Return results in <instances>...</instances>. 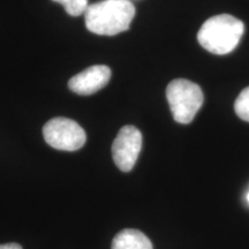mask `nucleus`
<instances>
[{
    "label": "nucleus",
    "instance_id": "obj_1",
    "mask_svg": "<svg viewBox=\"0 0 249 249\" xmlns=\"http://www.w3.org/2000/svg\"><path fill=\"white\" fill-rule=\"evenodd\" d=\"M136 9L128 0H103L88 6L87 29L96 35L114 36L129 29Z\"/></svg>",
    "mask_w": 249,
    "mask_h": 249
},
{
    "label": "nucleus",
    "instance_id": "obj_2",
    "mask_svg": "<svg viewBox=\"0 0 249 249\" xmlns=\"http://www.w3.org/2000/svg\"><path fill=\"white\" fill-rule=\"evenodd\" d=\"M245 31L242 21L230 14H219L210 18L198 30L197 40L201 46L213 54L232 52Z\"/></svg>",
    "mask_w": 249,
    "mask_h": 249
},
{
    "label": "nucleus",
    "instance_id": "obj_3",
    "mask_svg": "<svg viewBox=\"0 0 249 249\" xmlns=\"http://www.w3.org/2000/svg\"><path fill=\"white\" fill-rule=\"evenodd\" d=\"M166 98L173 119L182 124L192 123L203 104L200 86L186 79L171 81L166 88Z\"/></svg>",
    "mask_w": 249,
    "mask_h": 249
},
{
    "label": "nucleus",
    "instance_id": "obj_4",
    "mask_svg": "<svg viewBox=\"0 0 249 249\" xmlns=\"http://www.w3.org/2000/svg\"><path fill=\"white\" fill-rule=\"evenodd\" d=\"M43 135L50 147L62 151H76L85 145V129L68 118H53L43 127Z\"/></svg>",
    "mask_w": 249,
    "mask_h": 249
},
{
    "label": "nucleus",
    "instance_id": "obj_5",
    "mask_svg": "<svg viewBox=\"0 0 249 249\" xmlns=\"http://www.w3.org/2000/svg\"><path fill=\"white\" fill-rule=\"evenodd\" d=\"M142 149V134L134 126H124L112 144V157L118 169L129 172Z\"/></svg>",
    "mask_w": 249,
    "mask_h": 249
},
{
    "label": "nucleus",
    "instance_id": "obj_6",
    "mask_svg": "<svg viewBox=\"0 0 249 249\" xmlns=\"http://www.w3.org/2000/svg\"><path fill=\"white\" fill-rule=\"evenodd\" d=\"M110 68L105 65H95L71 77L68 87L77 95L89 96L104 88L110 81Z\"/></svg>",
    "mask_w": 249,
    "mask_h": 249
},
{
    "label": "nucleus",
    "instance_id": "obj_7",
    "mask_svg": "<svg viewBox=\"0 0 249 249\" xmlns=\"http://www.w3.org/2000/svg\"><path fill=\"white\" fill-rule=\"evenodd\" d=\"M112 249H154L151 241L139 230L126 229L112 241Z\"/></svg>",
    "mask_w": 249,
    "mask_h": 249
},
{
    "label": "nucleus",
    "instance_id": "obj_8",
    "mask_svg": "<svg viewBox=\"0 0 249 249\" xmlns=\"http://www.w3.org/2000/svg\"><path fill=\"white\" fill-rule=\"evenodd\" d=\"M52 1L61 4L67 14L71 17H80L85 14L89 6L88 0H52Z\"/></svg>",
    "mask_w": 249,
    "mask_h": 249
},
{
    "label": "nucleus",
    "instance_id": "obj_9",
    "mask_svg": "<svg viewBox=\"0 0 249 249\" xmlns=\"http://www.w3.org/2000/svg\"><path fill=\"white\" fill-rule=\"evenodd\" d=\"M235 113L240 119L249 123V87L245 88L240 92V95L236 98L235 104Z\"/></svg>",
    "mask_w": 249,
    "mask_h": 249
},
{
    "label": "nucleus",
    "instance_id": "obj_10",
    "mask_svg": "<svg viewBox=\"0 0 249 249\" xmlns=\"http://www.w3.org/2000/svg\"><path fill=\"white\" fill-rule=\"evenodd\" d=\"M0 249H22V247L18 244H6L0 245Z\"/></svg>",
    "mask_w": 249,
    "mask_h": 249
},
{
    "label": "nucleus",
    "instance_id": "obj_11",
    "mask_svg": "<svg viewBox=\"0 0 249 249\" xmlns=\"http://www.w3.org/2000/svg\"><path fill=\"white\" fill-rule=\"evenodd\" d=\"M247 201H248V204H249V192H248V194H247Z\"/></svg>",
    "mask_w": 249,
    "mask_h": 249
}]
</instances>
